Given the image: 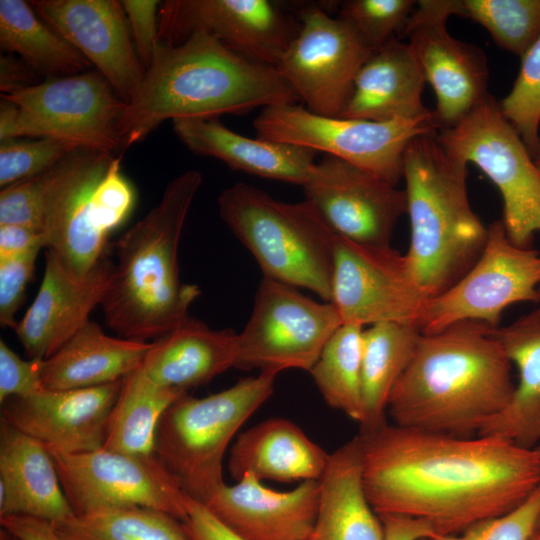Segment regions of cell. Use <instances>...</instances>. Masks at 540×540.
<instances>
[{
	"mask_svg": "<svg viewBox=\"0 0 540 540\" xmlns=\"http://www.w3.org/2000/svg\"><path fill=\"white\" fill-rule=\"evenodd\" d=\"M358 435L375 513L423 520L436 535L503 515L540 485L535 450L498 437L459 438L388 422Z\"/></svg>",
	"mask_w": 540,
	"mask_h": 540,
	"instance_id": "cell-1",
	"label": "cell"
},
{
	"mask_svg": "<svg viewBox=\"0 0 540 540\" xmlns=\"http://www.w3.org/2000/svg\"><path fill=\"white\" fill-rule=\"evenodd\" d=\"M492 329L461 321L422 333L388 399L393 424L459 438L478 435L515 390L511 362Z\"/></svg>",
	"mask_w": 540,
	"mask_h": 540,
	"instance_id": "cell-2",
	"label": "cell"
},
{
	"mask_svg": "<svg viewBox=\"0 0 540 540\" xmlns=\"http://www.w3.org/2000/svg\"><path fill=\"white\" fill-rule=\"evenodd\" d=\"M298 101L276 67L248 59L197 30L179 44L158 41L120 119V147L143 141L166 120L239 115Z\"/></svg>",
	"mask_w": 540,
	"mask_h": 540,
	"instance_id": "cell-3",
	"label": "cell"
},
{
	"mask_svg": "<svg viewBox=\"0 0 540 540\" xmlns=\"http://www.w3.org/2000/svg\"><path fill=\"white\" fill-rule=\"evenodd\" d=\"M201 183L197 170L175 177L160 202L115 243L117 263L101 306L107 325L120 337L156 340L189 317L201 291L181 281L178 247Z\"/></svg>",
	"mask_w": 540,
	"mask_h": 540,
	"instance_id": "cell-4",
	"label": "cell"
},
{
	"mask_svg": "<svg viewBox=\"0 0 540 540\" xmlns=\"http://www.w3.org/2000/svg\"><path fill=\"white\" fill-rule=\"evenodd\" d=\"M467 164L449 154L436 134L421 135L403 157L404 189L411 225L405 254L428 299L462 278L480 257L487 228L468 200Z\"/></svg>",
	"mask_w": 540,
	"mask_h": 540,
	"instance_id": "cell-5",
	"label": "cell"
},
{
	"mask_svg": "<svg viewBox=\"0 0 540 540\" xmlns=\"http://www.w3.org/2000/svg\"><path fill=\"white\" fill-rule=\"evenodd\" d=\"M221 219L248 249L264 278L332 297L336 234L306 200L288 203L238 182L218 197Z\"/></svg>",
	"mask_w": 540,
	"mask_h": 540,
	"instance_id": "cell-6",
	"label": "cell"
},
{
	"mask_svg": "<svg viewBox=\"0 0 540 540\" xmlns=\"http://www.w3.org/2000/svg\"><path fill=\"white\" fill-rule=\"evenodd\" d=\"M278 373L260 371L231 387L175 400L159 420L154 455L183 492L205 504L225 483L223 460L243 424L271 397Z\"/></svg>",
	"mask_w": 540,
	"mask_h": 540,
	"instance_id": "cell-7",
	"label": "cell"
},
{
	"mask_svg": "<svg viewBox=\"0 0 540 540\" xmlns=\"http://www.w3.org/2000/svg\"><path fill=\"white\" fill-rule=\"evenodd\" d=\"M123 101L97 71L49 78L1 94L0 142L50 138L74 149L114 154L120 147Z\"/></svg>",
	"mask_w": 540,
	"mask_h": 540,
	"instance_id": "cell-8",
	"label": "cell"
},
{
	"mask_svg": "<svg viewBox=\"0 0 540 540\" xmlns=\"http://www.w3.org/2000/svg\"><path fill=\"white\" fill-rule=\"evenodd\" d=\"M253 127L258 138L325 152L394 186L403 178L409 143L439 131L433 111L416 119L375 122L323 116L298 104L261 109Z\"/></svg>",
	"mask_w": 540,
	"mask_h": 540,
	"instance_id": "cell-9",
	"label": "cell"
},
{
	"mask_svg": "<svg viewBox=\"0 0 540 540\" xmlns=\"http://www.w3.org/2000/svg\"><path fill=\"white\" fill-rule=\"evenodd\" d=\"M436 138L452 156L476 165L498 188L510 241L531 248L540 232V171L527 146L489 95L452 128Z\"/></svg>",
	"mask_w": 540,
	"mask_h": 540,
	"instance_id": "cell-10",
	"label": "cell"
},
{
	"mask_svg": "<svg viewBox=\"0 0 540 540\" xmlns=\"http://www.w3.org/2000/svg\"><path fill=\"white\" fill-rule=\"evenodd\" d=\"M342 324L331 302H316L296 287L263 277L250 318L238 333L235 368L310 372Z\"/></svg>",
	"mask_w": 540,
	"mask_h": 540,
	"instance_id": "cell-11",
	"label": "cell"
},
{
	"mask_svg": "<svg viewBox=\"0 0 540 540\" xmlns=\"http://www.w3.org/2000/svg\"><path fill=\"white\" fill-rule=\"evenodd\" d=\"M540 252L513 244L501 220L487 227L484 249L475 264L444 293L428 300L420 329L437 333L461 321L499 327L502 312L514 303L540 302Z\"/></svg>",
	"mask_w": 540,
	"mask_h": 540,
	"instance_id": "cell-12",
	"label": "cell"
},
{
	"mask_svg": "<svg viewBox=\"0 0 540 540\" xmlns=\"http://www.w3.org/2000/svg\"><path fill=\"white\" fill-rule=\"evenodd\" d=\"M49 451L75 515L146 507L181 522L186 519L187 495L154 454L132 455L104 447L73 454Z\"/></svg>",
	"mask_w": 540,
	"mask_h": 540,
	"instance_id": "cell-13",
	"label": "cell"
},
{
	"mask_svg": "<svg viewBox=\"0 0 540 540\" xmlns=\"http://www.w3.org/2000/svg\"><path fill=\"white\" fill-rule=\"evenodd\" d=\"M113 158V154L77 149L51 169L29 178L45 248L80 277L106 255L109 234L96 220L92 191Z\"/></svg>",
	"mask_w": 540,
	"mask_h": 540,
	"instance_id": "cell-14",
	"label": "cell"
},
{
	"mask_svg": "<svg viewBox=\"0 0 540 540\" xmlns=\"http://www.w3.org/2000/svg\"><path fill=\"white\" fill-rule=\"evenodd\" d=\"M405 255L335 236L331 303L343 324L420 322L428 302Z\"/></svg>",
	"mask_w": 540,
	"mask_h": 540,
	"instance_id": "cell-15",
	"label": "cell"
},
{
	"mask_svg": "<svg viewBox=\"0 0 540 540\" xmlns=\"http://www.w3.org/2000/svg\"><path fill=\"white\" fill-rule=\"evenodd\" d=\"M298 18L300 30L276 68L309 111L339 117L372 52L346 22L320 6L304 7Z\"/></svg>",
	"mask_w": 540,
	"mask_h": 540,
	"instance_id": "cell-16",
	"label": "cell"
},
{
	"mask_svg": "<svg viewBox=\"0 0 540 540\" xmlns=\"http://www.w3.org/2000/svg\"><path fill=\"white\" fill-rule=\"evenodd\" d=\"M300 25L269 0H167L160 3L158 41L175 45L203 30L234 52L277 67Z\"/></svg>",
	"mask_w": 540,
	"mask_h": 540,
	"instance_id": "cell-17",
	"label": "cell"
},
{
	"mask_svg": "<svg viewBox=\"0 0 540 540\" xmlns=\"http://www.w3.org/2000/svg\"><path fill=\"white\" fill-rule=\"evenodd\" d=\"M451 15L450 0L417 1L401 35L434 90L439 131L457 125L490 95L486 55L448 32Z\"/></svg>",
	"mask_w": 540,
	"mask_h": 540,
	"instance_id": "cell-18",
	"label": "cell"
},
{
	"mask_svg": "<svg viewBox=\"0 0 540 540\" xmlns=\"http://www.w3.org/2000/svg\"><path fill=\"white\" fill-rule=\"evenodd\" d=\"M305 199L338 236L388 247L407 211L404 190L341 159L326 155L302 186Z\"/></svg>",
	"mask_w": 540,
	"mask_h": 540,
	"instance_id": "cell-19",
	"label": "cell"
},
{
	"mask_svg": "<svg viewBox=\"0 0 540 540\" xmlns=\"http://www.w3.org/2000/svg\"><path fill=\"white\" fill-rule=\"evenodd\" d=\"M35 12L97 69L128 103L146 73L127 17L115 0H33Z\"/></svg>",
	"mask_w": 540,
	"mask_h": 540,
	"instance_id": "cell-20",
	"label": "cell"
},
{
	"mask_svg": "<svg viewBox=\"0 0 540 540\" xmlns=\"http://www.w3.org/2000/svg\"><path fill=\"white\" fill-rule=\"evenodd\" d=\"M122 384L123 379L10 398L1 404V417L52 450L73 454L100 449Z\"/></svg>",
	"mask_w": 540,
	"mask_h": 540,
	"instance_id": "cell-21",
	"label": "cell"
},
{
	"mask_svg": "<svg viewBox=\"0 0 540 540\" xmlns=\"http://www.w3.org/2000/svg\"><path fill=\"white\" fill-rule=\"evenodd\" d=\"M113 270L114 263L105 255L89 274L80 277L46 250L37 295L14 328L30 359L48 358L90 321V314L102 303Z\"/></svg>",
	"mask_w": 540,
	"mask_h": 540,
	"instance_id": "cell-22",
	"label": "cell"
},
{
	"mask_svg": "<svg viewBox=\"0 0 540 540\" xmlns=\"http://www.w3.org/2000/svg\"><path fill=\"white\" fill-rule=\"evenodd\" d=\"M242 540H309L319 505V480L275 491L251 473L223 483L204 504Z\"/></svg>",
	"mask_w": 540,
	"mask_h": 540,
	"instance_id": "cell-23",
	"label": "cell"
},
{
	"mask_svg": "<svg viewBox=\"0 0 540 540\" xmlns=\"http://www.w3.org/2000/svg\"><path fill=\"white\" fill-rule=\"evenodd\" d=\"M30 516L50 523L73 517L45 444L0 418V517Z\"/></svg>",
	"mask_w": 540,
	"mask_h": 540,
	"instance_id": "cell-24",
	"label": "cell"
},
{
	"mask_svg": "<svg viewBox=\"0 0 540 540\" xmlns=\"http://www.w3.org/2000/svg\"><path fill=\"white\" fill-rule=\"evenodd\" d=\"M172 124L178 139L193 153L248 174L303 186L316 165L315 150L240 135L217 117L176 119Z\"/></svg>",
	"mask_w": 540,
	"mask_h": 540,
	"instance_id": "cell-25",
	"label": "cell"
},
{
	"mask_svg": "<svg viewBox=\"0 0 540 540\" xmlns=\"http://www.w3.org/2000/svg\"><path fill=\"white\" fill-rule=\"evenodd\" d=\"M425 83L409 44L393 39L372 52L362 65L339 117L389 122L427 116L432 111L423 104Z\"/></svg>",
	"mask_w": 540,
	"mask_h": 540,
	"instance_id": "cell-26",
	"label": "cell"
},
{
	"mask_svg": "<svg viewBox=\"0 0 540 540\" xmlns=\"http://www.w3.org/2000/svg\"><path fill=\"white\" fill-rule=\"evenodd\" d=\"M330 453L294 422L269 418L240 433L229 450L228 471L240 480L251 473L259 480L293 482L319 480Z\"/></svg>",
	"mask_w": 540,
	"mask_h": 540,
	"instance_id": "cell-27",
	"label": "cell"
},
{
	"mask_svg": "<svg viewBox=\"0 0 540 540\" xmlns=\"http://www.w3.org/2000/svg\"><path fill=\"white\" fill-rule=\"evenodd\" d=\"M238 333L188 317L154 340L140 368L158 386L188 392L235 367Z\"/></svg>",
	"mask_w": 540,
	"mask_h": 540,
	"instance_id": "cell-28",
	"label": "cell"
},
{
	"mask_svg": "<svg viewBox=\"0 0 540 540\" xmlns=\"http://www.w3.org/2000/svg\"><path fill=\"white\" fill-rule=\"evenodd\" d=\"M152 342L106 334L89 321L41 362L45 389L89 388L124 379L143 363Z\"/></svg>",
	"mask_w": 540,
	"mask_h": 540,
	"instance_id": "cell-29",
	"label": "cell"
},
{
	"mask_svg": "<svg viewBox=\"0 0 540 540\" xmlns=\"http://www.w3.org/2000/svg\"><path fill=\"white\" fill-rule=\"evenodd\" d=\"M362 473V445L356 435L330 453L319 479L318 512L309 540H384Z\"/></svg>",
	"mask_w": 540,
	"mask_h": 540,
	"instance_id": "cell-30",
	"label": "cell"
},
{
	"mask_svg": "<svg viewBox=\"0 0 540 540\" xmlns=\"http://www.w3.org/2000/svg\"><path fill=\"white\" fill-rule=\"evenodd\" d=\"M492 333L517 366L519 382L507 407L477 436L498 437L534 449L540 442V308Z\"/></svg>",
	"mask_w": 540,
	"mask_h": 540,
	"instance_id": "cell-31",
	"label": "cell"
},
{
	"mask_svg": "<svg viewBox=\"0 0 540 540\" xmlns=\"http://www.w3.org/2000/svg\"><path fill=\"white\" fill-rule=\"evenodd\" d=\"M421 329L412 324L379 323L363 331L362 395L364 420L360 432L387 423V405L396 382L410 363Z\"/></svg>",
	"mask_w": 540,
	"mask_h": 540,
	"instance_id": "cell-32",
	"label": "cell"
},
{
	"mask_svg": "<svg viewBox=\"0 0 540 540\" xmlns=\"http://www.w3.org/2000/svg\"><path fill=\"white\" fill-rule=\"evenodd\" d=\"M0 46L50 78L83 73L92 66L23 0H0Z\"/></svg>",
	"mask_w": 540,
	"mask_h": 540,
	"instance_id": "cell-33",
	"label": "cell"
},
{
	"mask_svg": "<svg viewBox=\"0 0 540 540\" xmlns=\"http://www.w3.org/2000/svg\"><path fill=\"white\" fill-rule=\"evenodd\" d=\"M188 392L158 386L141 368L123 379L104 448L132 455L154 454L155 433L166 409Z\"/></svg>",
	"mask_w": 540,
	"mask_h": 540,
	"instance_id": "cell-34",
	"label": "cell"
},
{
	"mask_svg": "<svg viewBox=\"0 0 540 540\" xmlns=\"http://www.w3.org/2000/svg\"><path fill=\"white\" fill-rule=\"evenodd\" d=\"M363 327L342 324L329 338L310 374L324 401L359 423L364 420L362 395Z\"/></svg>",
	"mask_w": 540,
	"mask_h": 540,
	"instance_id": "cell-35",
	"label": "cell"
},
{
	"mask_svg": "<svg viewBox=\"0 0 540 540\" xmlns=\"http://www.w3.org/2000/svg\"><path fill=\"white\" fill-rule=\"evenodd\" d=\"M52 526L62 540H191L181 521L146 507L74 515Z\"/></svg>",
	"mask_w": 540,
	"mask_h": 540,
	"instance_id": "cell-36",
	"label": "cell"
},
{
	"mask_svg": "<svg viewBox=\"0 0 540 540\" xmlns=\"http://www.w3.org/2000/svg\"><path fill=\"white\" fill-rule=\"evenodd\" d=\"M452 15L484 27L506 51L522 57L540 35V0H450Z\"/></svg>",
	"mask_w": 540,
	"mask_h": 540,
	"instance_id": "cell-37",
	"label": "cell"
},
{
	"mask_svg": "<svg viewBox=\"0 0 540 540\" xmlns=\"http://www.w3.org/2000/svg\"><path fill=\"white\" fill-rule=\"evenodd\" d=\"M416 3L413 0H347L340 4L337 17L374 52L401 37Z\"/></svg>",
	"mask_w": 540,
	"mask_h": 540,
	"instance_id": "cell-38",
	"label": "cell"
},
{
	"mask_svg": "<svg viewBox=\"0 0 540 540\" xmlns=\"http://www.w3.org/2000/svg\"><path fill=\"white\" fill-rule=\"evenodd\" d=\"M498 103L530 151L540 138V35L521 57L511 91Z\"/></svg>",
	"mask_w": 540,
	"mask_h": 540,
	"instance_id": "cell-39",
	"label": "cell"
},
{
	"mask_svg": "<svg viewBox=\"0 0 540 540\" xmlns=\"http://www.w3.org/2000/svg\"><path fill=\"white\" fill-rule=\"evenodd\" d=\"M74 149L50 138H15L0 142V186L35 177L55 166Z\"/></svg>",
	"mask_w": 540,
	"mask_h": 540,
	"instance_id": "cell-40",
	"label": "cell"
},
{
	"mask_svg": "<svg viewBox=\"0 0 540 540\" xmlns=\"http://www.w3.org/2000/svg\"><path fill=\"white\" fill-rule=\"evenodd\" d=\"M540 517V485L513 510L474 524L457 535H436L424 540H529Z\"/></svg>",
	"mask_w": 540,
	"mask_h": 540,
	"instance_id": "cell-41",
	"label": "cell"
},
{
	"mask_svg": "<svg viewBox=\"0 0 540 540\" xmlns=\"http://www.w3.org/2000/svg\"><path fill=\"white\" fill-rule=\"evenodd\" d=\"M134 200V190L120 169V157H114L92 191L96 220L107 234L126 220Z\"/></svg>",
	"mask_w": 540,
	"mask_h": 540,
	"instance_id": "cell-42",
	"label": "cell"
},
{
	"mask_svg": "<svg viewBox=\"0 0 540 540\" xmlns=\"http://www.w3.org/2000/svg\"><path fill=\"white\" fill-rule=\"evenodd\" d=\"M43 245H36L20 254L0 257V324L15 328V314L21 306L28 282Z\"/></svg>",
	"mask_w": 540,
	"mask_h": 540,
	"instance_id": "cell-43",
	"label": "cell"
},
{
	"mask_svg": "<svg viewBox=\"0 0 540 540\" xmlns=\"http://www.w3.org/2000/svg\"><path fill=\"white\" fill-rule=\"evenodd\" d=\"M41 362L25 360L0 340V402L10 398L27 397L45 388L41 379Z\"/></svg>",
	"mask_w": 540,
	"mask_h": 540,
	"instance_id": "cell-44",
	"label": "cell"
},
{
	"mask_svg": "<svg viewBox=\"0 0 540 540\" xmlns=\"http://www.w3.org/2000/svg\"><path fill=\"white\" fill-rule=\"evenodd\" d=\"M120 2L128 20L135 50L147 70L158 43L161 1L122 0Z\"/></svg>",
	"mask_w": 540,
	"mask_h": 540,
	"instance_id": "cell-45",
	"label": "cell"
},
{
	"mask_svg": "<svg viewBox=\"0 0 540 540\" xmlns=\"http://www.w3.org/2000/svg\"><path fill=\"white\" fill-rule=\"evenodd\" d=\"M183 528L191 540H242L201 502L187 496Z\"/></svg>",
	"mask_w": 540,
	"mask_h": 540,
	"instance_id": "cell-46",
	"label": "cell"
},
{
	"mask_svg": "<svg viewBox=\"0 0 540 540\" xmlns=\"http://www.w3.org/2000/svg\"><path fill=\"white\" fill-rule=\"evenodd\" d=\"M37 72L16 55L6 53L0 57V91L11 94L36 85Z\"/></svg>",
	"mask_w": 540,
	"mask_h": 540,
	"instance_id": "cell-47",
	"label": "cell"
},
{
	"mask_svg": "<svg viewBox=\"0 0 540 540\" xmlns=\"http://www.w3.org/2000/svg\"><path fill=\"white\" fill-rule=\"evenodd\" d=\"M1 528L18 540H62L46 520L21 515L0 517Z\"/></svg>",
	"mask_w": 540,
	"mask_h": 540,
	"instance_id": "cell-48",
	"label": "cell"
},
{
	"mask_svg": "<svg viewBox=\"0 0 540 540\" xmlns=\"http://www.w3.org/2000/svg\"><path fill=\"white\" fill-rule=\"evenodd\" d=\"M36 245L45 247L42 232L23 225H0V257L17 255Z\"/></svg>",
	"mask_w": 540,
	"mask_h": 540,
	"instance_id": "cell-49",
	"label": "cell"
},
{
	"mask_svg": "<svg viewBox=\"0 0 540 540\" xmlns=\"http://www.w3.org/2000/svg\"><path fill=\"white\" fill-rule=\"evenodd\" d=\"M379 517L384 540H424L436 536L432 526L423 520L394 515Z\"/></svg>",
	"mask_w": 540,
	"mask_h": 540,
	"instance_id": "cell-50",
	"label": "cell"
},
{
	"mask_svg": "<svg viewBox=\"0 0 540 540\" xmlns=\"http://www.w3.org/2000/svg\"><path fill=\"white\" fill-rule=\"evenodd\" d=\"M535 165L540 171V138L538 139L536 145L529 151Z\"/></svg>",
	"mask_w": 540,
	"mask_h": 540,
	"instance_id": "cell-51",
	"label": "cell"
},
{
	"mask_svg": "<svg viewBox=\"0 0 540 540\" xmlns=\"http://www.w3.org/2000/svg\"><path fill=\"white\" fill-rule=\"evenodd\" d=\"M0 540H18L16 537H14L12 534H10L5 529L1 528L0 531Z\"/></svg>",
	"mask_w": 540,
	"mask_h": 540,
	"instance_id": "cell-52",
	"label": "cell"
},
{
	"mask_svg": "<svg viewBox=\"0 0 540 540\" xmlns=\"http://www.w3.org/2000/svg\"><path fill=\"white\" fill-rule=\"evenodd\" d=\"M529 540H540V534L535 531Z\"/></svg>",
	"mask_w": 540,
	"mask_h": 540,
	"instance_id": "cell-53",
	"label": "cell"
},
{
	"mask_svg": "<svg viewBox=\"0 0 540 540\" xmlns=\"http://www.w3.org/2000/svg\"><path fill=\"white\" fill-rule=\"evenodd\" d=\"M536 532L540 534V517L537 522Z\"/></svg>",
	"mask_w": 540,
	"mask_h": 540,
	"instance_id": "cell-54",
	"label": "cell"
},
{
	"mask_svg": "<svg viewBox=\"0 0 540 540\" xmlns=\"http://www.w3.org/2000/svg\"><path fill=\"white\" fill-rule=\"evenodd\" d=\"M535 452L537 453V455L540 457V445L536 446L534 448Z\"/></svg>",
	"mask_w": 540,
	"mask_h": 540,
	"instance_id": "cell-55",
	"label": "cell"
},
{
	"mask_svg": "<svg viewBox=\"0 0 540 540\" xmlns=\"http://www.w3.org/2000/svg\"><path fill=\"white\" fill-rule=\"evenodd\" d=\"M539 292H540V288H539Z\"/></svg>",
	"mask_w": 540,
	"mask_h": 540,
	"instance_id": "cell-56",
	"label": "cell"
}]
</instances>
